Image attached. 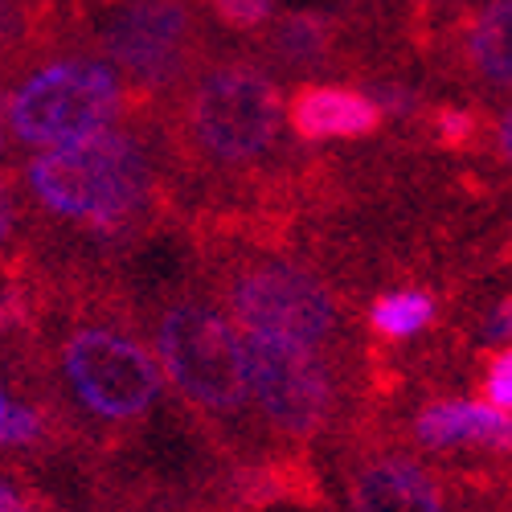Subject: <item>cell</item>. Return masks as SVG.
<instances>
[{"label": "cell", "instance_id": "11", "mask_svg": "<svg viewBox=\"0 0 512 512\" xmlns=\"http://www.w3.org/2000/svg\"><path fill=\"white\" fill-rule=\"evenodd\" d=\"M246 54L275 78H316L332 70H357L361 46L353 29L332 13H275L263 29H254Z\"/></svg>", "mask_w": 512, "mask_h": 512}, {"label": "cell", "instance_id": "2", "mask_svg": "<svg viewBox=\"0 0 512 512\" xmlns=\"http://www.w3.org/2000/svg\"><path fill=\"white\" fill-rule=\"evenodd\" d=\"M13 181L37 222L95 242L99 254L164 226L181 197L160 103L132 107L95 136L33 152Z\"/></svg>", "mask_w": 512, "mask_h": 512}, {"label": "cell", "instance_id": "23", "mask_svg": "<svg viewBox=\"0 0 512 512\" xmlns=\"http://www.w3.org/2000/svg\"><path fill=\"white\" fill-rule=\"evenodd\" d=\"M5 414H9V402H5V390H0V422H5Z\"/></svg>", "mask_w": 512, "mask_h": 512}, {"label": "cell", "instance_id": "21", "mask_svg": "<svg viewBox=\"0 0 512 512\" xmlns=\"http://www.w3.org/2000/svg\"><path fill=\"white\" fill-rule=\"evenodd\" d=\"M21 189L9 173H0V250H5L13 238H17V226H21Z\"/></svg>", "mask_w": 512, "mask_h": 512}, {"label": "cell", "instance_id": "17", "mask_svg": "<svg viewBox=\"0 0 512 512\" xmlns=\"http://www.w3.org/2000/svg\"><path fill=\"white\" fill-rule=\"evenodd\" d=\"M213 21H222L234 33H254L275 17V0H201Z\"/></svg>", "mask_w": 512, "mask_h": 512}, {"label": "cell", "instance_id": "18", "mask_svg": "<svg viewBox=\"0 0 512 512\" xmlns=\"http://www.w3.org/2000/svg\"><path fill=\"white\" fill-rule=\"evenodd\" d=\"M480 398L496 410L512 414V345L488 349L484 357V377H480Z\"/></svg>", "mask_w": 512, "mask_h": 512}, {"label": "cell", "instance_id": "3", "mask_svg": "<svg viewBox=\"0 0 512 512\" xmlns=\"http://www.w3.org/2000/svg\"><path fill=\"white\" fill-rule=\"evenodd\" d=\"M177 189H218L226 205L259 197L271 205V160L283 152L287 99L279 78L250 54H205V62L160 103Z\"/></svg>", "mask_w": 512, "mask_h": 512}, {"label": "cell", "instance_id": "8", "mask_svg": "<svg viewBox=\"0 0 512 512\" xmlns=\"http://www.w3.org/2000/svg\"><path fill=\"white\" fill-rule=\"evenodd\" d=\"M201 9V0H111L87 17V33L140 99L164 103L209 54Z\"/></svg>", "mask_w": 512, "mask_h": 512}, {"label": "cell", "instance_id": "5", "mask_svg": "<svg viewBox=\"0 0 512 512\" xmlns=\"http://www.w3.org/2000/svg\"><path fill=\"white\" fill-rule=\"evenodd\" d=\"M201 246V283L238 328L300 340V345H312L328 357L369 369V349L345 295L287 242H267L259 230L226 226L205 230Z\"/></svg>", "mask_w": 512, "mask_h": 512}, {"label": "cell", "instance_id": "9", "mask_svg": "<svg viewBox=\"0 0 512 512\" xmlns=\"http://www.w3.org/2000/svg\"><path fill=\"white\" fill-rule=\"evenodd\" d=\"M345 500L349 512H455L447 476L435 463H426L410 443L369 431L349 435Z\"/></svg>", "mask_w": 512, "mask_h": 512}, {"label": "cell", "instance_id": "6", "mask_svg": "<svg viewBox=\"0 0 512 512\" xmlns=\"http://www.w3.org/2000/svg\"><path fill=\"white\" fill-rule=\"evenodd\" d=\"M123 74L95 50L82 25L70 33L62 13H41L33 33L13 54H5V91H0V123L17 148L41 152L95 136L140 107Z\"/></svg>", "mask_w": 512, "mask_h": 512}, {"label": "cell", "instance_id": "22", "mask_svg": "<svg viewBox=\"0 0 512 512\" xmlns=\"http://www.w3.org/2000/svg\"><path fill=\"white\" fill-rule=\"evenodd\" d=\"M50 504L54 500H46V496H37L33 488L0 476V512H46Z\"/></svg>", "mask_w": 512, "mask_h": 512}, {"label": "cell", "instance_id": "20", "mask_svg": "<svg viewBox=\"0 0 512 512\" xmlns=\"http://www.w3.org/2000/svg\"><path fill=\"white\" fill-rule=\"evenodd\" d=\"M484 148H488V156H492V164L500 168V173L512 177V99L496 111V119H488Z\"/></svg>", "mask_w": 512, "mask_h": 512}, {"label": "cell", "instance_id": "4", "mask_svg": "<svg viewBox=\"0 0 512 512\" xmlns=\"http://www.w3.org/2000/svg\"><path fill=\"white\" fill-rule=\"evenodd\" d=\"M140 320L164 381L230 472L271 459V439L254 418L242 381L238 324L213 291L201 279L160 287L140 308Z\"/></svg>", "mask_w": 512, "mask_h": 512}, {"label": "cell", "instance_id": "19", "mask_svg": "<svg viewBox=\"0 0 512 512\" xmlns=\"http://www.w3.org/2000/svg\"><path fill=\"white\" fill-rule=\"evenodd\" d=\"M476 345L480 349H500L512 345V291L500 295L496 304H488L476 320Z\"/></svg>", "mask_w": 512, "mask_h": 512}, {"label": "cell", "instance_id": "12", "mask_svg": "<svg viewBox=\"0 0 512 512\" xmlns=\"http://www.w3.org/2000/svg\"><path fill=\"white\" fill-rule=\"evenodd\" d=\"M287 127L304 144L369 140L386 127V111L369 99V91L345 82H300L287 99Z\"/></svg>", "mask_w": 512, "mask_h": 512}, {"label": "cell", "instance_id": "13", "mask_svg": "<svg viewBox=\"0 0 512 512\" xmlns=\"http://www.w3.org/2000/svg\"><path fill=\"white\" fill-rule=\"evenodd\" d=\"M410 447L512 455V414L484 398H435L410 418Z\"/></svg>", "mask_w": 512, "mask_h": 512}, {"label": "cell", "instance_id": "16", "mask_svg": "<svg viewBox=\"0 0 512 512\" xmlns=\"http://www.w3.org/2000/svg\"><path fill=\"white\" fill-rule=\"evenodd\" d=\"M111 512H226V504L201 500V496H181L168 488H136L132 496L111 504Z\"/></svg>", "mask_w": 512, "mask_h": 512}, {"label": "cell", "instance_id": "24", "mask_svg": "<svg viewBox=\"0 0 512 512\" xmlns=\"http://www.w3.org/2000/svg\"><path fill=\"white\" fill-rule=\"evenodd\" d=\"M46 512H62V508H58V504H50V508H46Z\"/></svg>", "mask_w": 512, "mask_h": 512}, {"label": "cell", "instance_id": "15", "mask_svg": "<svg viewBox=\"0 0 512 512\" xmlns=\"http://www.w3.org/2000/svg\"><path fill=\"white\" fill-rule=\"evenodd\" d=\"M422 123L431 132V140L447 152L484 148V136H488V119L476 107H431Z\"/></svg>", "mask_w": 512, "mask_h": 512}, {"label": "cell", "instance_id": "10", "mask_svg": "<svg viewBox=\"0 0 512 512\" xmlns=\"http://www.w3.org/2000/svg\"><path fill=\"white\" fill-rule=\"evenodd\" d=\"M451 82L480 99H512V0H480L435 33Z\"/></svg>", "mask_w": 512, "mask_h": 512}, {"label": "cell", "instance_id": "14", "mask_svg": "<svg viewBox=\"0 0 512 512\" xmlns=\"http://www.w3.org/2000/svg\"><path fill=\"white\" fill-rule=\"evenodd\" d=\"M439 316V300L426 287H394L373 295V304L365 312V328L381 340H410L426 332Z\"/></svg>", "mask_w": 512, "mask_h": 512}, {"label": "cell", "instance_id": "7", "mask_svg": "<svg viewBox=\"0 0 512 512\" xmlns=\"http://www.w3.org/2000/svg\"><path fill=\"white\" fill-rule=\"evenodd\" d=\"M238 349L254 418L267 439H279L295 451L349 422L353 390L361 386V373H369L312 345H300V340L246 328H238Z\"/></svg>", "mask_w": 512, "mask_h": 512}, {"label": "cell", "instance_id": "1", "mask_svg": "<svg viewBox=\"0 0 512 512\" xmlns=\"http://www.w3.org/2000/svg\"><path fill=\"white\" fill-rule=\"evenodd\" d=\"M25 345L66 435L111 451L140 435L164 394L140 308L99 275H29Z\"/></svg>", "mask_w": 512, "mask_h": 512}]
</instances>
